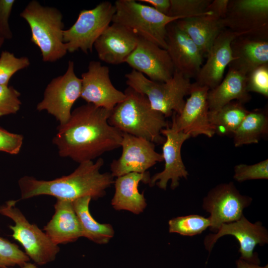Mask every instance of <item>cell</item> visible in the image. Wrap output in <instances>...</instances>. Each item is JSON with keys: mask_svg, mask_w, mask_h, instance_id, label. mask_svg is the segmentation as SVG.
Listing matches in <instances>:
<instances>
[{"mask_svg": "<svg viewBox=\"0 0 268 268\" xmlns=\"http://www.w3.org/2000/svg\"><path fill=\"white\" fill-rule=\"evenodd\" d=\"M168 224L170 233L192 236L200 234L209 227L210 222L209 218L191 214L173 218L169 221Z\"/></svg>", "mask_w": 268, "mask_h": 268, "instance_id": "29", "label": "cell"}, {"mask_svg": "<svg viewBox=\"0 0 268 268\" xmlns=\"http://www.w3.org/2000/svg\"><path fill=\"white\" fill-rule=\"evenodd\" d=\"M252 201L251 198L241 195L233 182L212 189L202 202V208L210 214V230L216 233L222 224L239 219Z\"/></svg>", "mask_w": 268, "mask_h": 268, "instance_id": "11", "label": "cell"}, {"mask_svg": "<svg viewBox=\"0 0 268 268\" xmlns=\"http://www.w3.org/2000/svg\"><path fill=\"white\" fill-rule=\"evenodd\" d=\"M230 0H213L206 8V12L210 11L214 17L221 19L225 14Z\"/></svg>", "mask_w": 268, "mask_h": 268, "instance_id": "38", "label": "cell"}, {"mask_svg": "<svg viewBox=\"0 0 268 268\" xmlns=\"http://www.w3.org/2000/svg\"><path fill=\"white\" fill-rule=\"evenodd\" d=\"M55 213L44 231L56 245L73 242L82 237L81 228L72 201L57 199Z\"/></svg>", "mask_w": 268, "mask_h": 268, "instance_id": "22", "label": "cell"}, {"mask_svg": "<svg viewBox=\"0 0 268 268\" xmlns=\"http://www.w3.org/2000/svg\"><path fill=\"white\" fill-rule=\"evenodd\" d=\"M15 2L14 0H0V37L4 40L12 37L9 18Z\"/></svg>", "mask_w": 268, "mask_h": 268, "instance_id": "37", "label": "cell"}, {"mask_svg": "<svg viewBox=\"0 0 268 268\" xmlns=\"http://www.w3.org/2000/svg\"><path fill=\"white\" fill-rule=\"evenodd\" d=\"M125 63L149 79L159 82L169 80L175 71L166 50L139 37L135 48Z\"/></svg>", "mask_w": 268, "mask_h": 268, "instance_id": "17", "label": "cell"}, {"mask_svg": "<svg viewBox=\"0 0 268 268\" xmlns=\"http://www.w3.org/2000/svg\"><path fill=\"white\" fill-rule=\"evenodd\" d=\"M126 98L111 111L109 124L123 133L163 143L161 131L168 124L166 117L153 109L147 98L131 87L125 90Z\"/></svg>", "mask_w": 268, "mask_h": 268, "instance_id": "3", "label": "cell"}, {"mask_svg": "<svg viewBox=\"0 0 268 268\" xmlns=\"http://www.w3.org/2000/svg\"><path fill=\"white\" fill-rule=\"evenodd\" d=\"M138 1L149 4L151 7L165 15H168L170 7V0H139Z\"/></svg>", "mask_w": 268, "mask_h": 268, "instance_id": "39", "label": "cell"}, {"mask_svg": "<svg viewBox=\"0 0 268 268\" xmlns=\"http://www.w3.org/2000/svg\"><path fill=\"white\" fill-rule=\"evenodd\" d=\"M138 37L124 26L110 25L94 44L99 59L107 64L119 65L126 60L135 48Z\"/></svg>", "mask_w": 268, "mask_h": 268, "instance_id": "20", "label": "cell"}, {"mask_svg": "<svg viewBox=\"0 0 268 268\" xmlns=\"http://www.w3.org/2000/svg\"><path fill=\"white\" fill-rule=\"evenodd\" d=\"M126 83L148 100L152 108L166 118L174 112L179 114L184 106V98L189 95L190 78L175 70L172 77L164 82L152 81L143 74L133 69L126 74Z\"/></svg>", "mask_w": 268, "mask_h": 268, "instance_id": "5", "label": "cell"}, {"mask_svg": "<svg viewBox=\"0 0 268 268\" xmlns=\"http://www.w3.org/2000/svg\"><path fill=\"white\" fill-rule=\"evenodd\" d=\"M122 136L121 155L110 165L114 177L130 173H143L163 161L162 154L155 151L154 143L127 133H122Z\"/></svg>", "mask_w": 268, "mask_h": 268, "instance_id": "12", "label": "cell"}, {"mask_svg": "<svg viewBox=\"0 0 268 268\" xmlns=\"http://www.w3.org/2000/svg\"><path fill=\"white\" fill-rule=\"evenodd\" d=\"M234 179L237 182L268 179V160L252 165L240 164L234 167Z\"/></svg>", "mask_w": 268, "mask_h": 268, "instance_id": "33", "label": "cell"}, {"mask_svg": "<svg viewBox=\"0 0 268 268\" xmlns=\"http://www.w3.org/2000/svg\"><path fill=\"white\" fill-rule=\"evenodd\" d=\"M91 198L88 196L72 201L74 210L79 220L82 237L99 244L108 243L114 235L112 226L108 223H100L92 217L89 205Z\"/></svg>", "mask_w": 268, "mask_h": 268, "instance_id": "26", "label": "cell"}, {"mask_svg": "<svg viewBox=\"0 0 268 268\" xmlns=\"http://www.w3.org/2000/svg\"><path fill=\"white\" fill-rule=\"evenodd\" d=\"M4 40L0 37V48L2 46Z\"/></svg>", "mask_w": 268, "mask_h": 268, "instance_id": "42", "label": "cell"}, {"mask_svg": "<svg viewBox=\"0 0 268 268\" xmlns=\"http://www.w3.org/2000/svg\"><path fill=\"white\" fill-rule=\"evenodd\" d=\"M247 76L229 68L220 83L207 93L209 111H214L227 103L237 101L242 103L250 101L251 95L247 88Z\"/></svg>", "mask_w": 268, "mask_h": 268, "instance_id": "25", "label": "cell"}, {"mask_svg": "<svg viewBox=\"0 0 268 268\" xmlns=\"http://www.w3.org/2000/svg\"><path fill=\"white\" fill-rule=\"evenodd\" d=\"M247 88L249 92H256L268 98V64L257 67L248 75Z\"/></svg>", "mask_w": 268, "mask_h": 268, "instance_id": "35", "label": "cell"}, {"mask_svg": "<svg viewBox=\"0 0 268 268\" xmlns=\"http://www.w3.org/2000/svg\"><path fill=\"white\" fill-rule=\"evenodd\" d=\"M243 103L231 101L214 111H209L208 119L215 134L220 135L233 134L248 113Z\"/></svg>", "mask_w": 268, "mask_h": 268, "instance_id": "28", "label": "cell"}, {"mask_svg": "<svg viewBox=\"0 0 268 268\" xmlns=\"http://www.w3.org/2000/svg\"><path fill=\"white\" fill-rule=\"evenodd\" d=\"M20 268H37V267L35 264H33L29 262H27L22 267H20Z\"/></svg>", "mask_w": 268, "mask_h": 268, "instance_id": "41", "label": "cell"}, {"mask_svg": "<svg viewBox=\"0 0 268 268\" xmlns=\"http://www.w3.org/2000/svg\"><path fill=\"white\" fill-rule=\"evenodd\" d=\"M166 50L175 70L191 78L197 76L203 62L200 50L175 21L167 26Z\"/></svg>", "mask_w": 268, "mask_h": 268, "instance_id": "18", "label": "cell"}, {"mask_svg": "<svg viewBox=\"0 0 268 268\" xmlns=\"http://www.w3.org/2000/svg\"><path fill=\"white\" fill-rule=\"evenodd\" d=\"M110 113L88 103L76 108L53 138L59 155L80 163L121 147L122 133L109 124Z\"/></svg>", "mask_w": 268, "mask_h": 268, "instance_id": "1", "label": "cell"}, {"mask_svg": "<svg viewBox=\"0 0 268 268\" xmlns=\"http://www.w3.org/2000/svg\"><path fill=\"white\" fill-rule=\"evenodd\" d=\"M211 0H170L171 7L168 16L180 17L182 19L212 15L206 8Z\"/></svg>", "mask_w": 268, "mask_h": 268, "instance_id": "30", "label": "cell"}, {"mask_svg": "<svg viewBox=\"0 0 268 268\" xmlns=\"http://www.w3.org/2000/svg\"><path fill=\"white\" fill-rule=\"evenodd\" d=\"M20 95L13 86L0 85V117L17 113L22 104Z\"/></svg>", "mask_w": 268, "mask_h": 268, "instance_id": "34", "label": "cell"}, {"mask_svg": "<svg viewBox=\"0 0 268 268\" xmlns=\"http://www.w3.org/2000/svg\"><path fill=\"white\" fill-rule=\"evenodd\" d=\"M22 134L12 133L0 127V151L18 154L23 142Z\"/></svg>", "mask_w": 268, "mask_h": 268, "instance_id": "36", "label": "cell"}, {"mask_svg": "<svg viewBox=\"0 0 268 268\" xmlns=\"http://www.w3.org/2000/svg\"><path fill=\"white\" fill-rule=\"evenodd\" d=\"M16 202L9 200L0 205V214L14 223L9 226L12 231L11 236L22 246L27 256L37 265L43 266L53 262L60 251L59 246L54 244L36 225L28 221L15 206Z\"/></svg>", "mask_w": 268, "mask_h": 268, "instance_id": "7", "label": "cell"}, {"mask_svg": "<svg viewBox=\"0 0 268 268\" xmlns=\"http://www.w3.org/2000/svg\"><path fill=\"white\" fill-rule=\"evenodd\" d=\"M29 260L16 244L0 236V268L21 267Z\"/></svg>", "mask_w": 268, "mask_h": 268, "instance_id": "32", "label": "cell"}, {"mask_svg": "<svg viewBox=\"0 0 268 268\" xmlns=\"http://www.w3.org/2000/svg\"><path fill=\"white\" fill-rule=\"evenodd\" d=\"M220 21L224 29L241 36L268 37V0H230Z\"/></svg>", "mask_w": 268, "mask_h": 268, "instance_id": "10", "label": "cell"}, {"mask_svg": "<svg viewBox=\"0 0 268 268\" xmlns=\"http://www.w3.org/2000/svg\"><path fill=\"white\" fill-rule=\"evenodd\" d=\"M161 134L165 138L162 146V157L165 162L163 171L154 175L150 178L149 185L155 184L160 189L165 190L169 180L171 181V188L175 189L179 185L180 180L187 179L188 171L183 163L181 156V147L183 143L190 136L178 131L172 123L163 129Z\"/></svg>", "mask_w": 268, "mask_h": 268, "instance_id": "16", "label": "cell"}, {"mask_svg": "<svg viewBox=\"0 0 268 268\" xmlns=\"http://www.w3.org/2000/svg\"><path fill=\"white\" fill-rule=\"evenodd\" d=\"M209 89L196 82L192 83L189 98L179 114L173 113L172 123L176 129L190 137L203 134L211 137L215 134L209 119L207 100Z\"/></svg>", "mask_w": 268, "mask_h": 268, "instance_id": "14", "label": "cell"}, {"mask_svg": "<svg viewBox=\"0 0 268 268\" xmlns=\"http://www.w3.org/2000/svg\"><path fill=\"white\" fill-rule=\"evenodd\" d=\"M240 36L241 35L226 29L220 33L206 55L207 60L202 65L195 82L209 89L220 83L226 67L234 60L231 43Z\"/></svg>", "mask_w": 268, "mask_h": 268, "instance_id": "19", "label": "cell"}, {"mask_svg": "<svg viewBox=\"0 0 268 268\" xmlns=\"http://www.w3.org/2000/svg\"><path fill=\"white\" fill-rule=\"evenodd\" d=\"M236 267L237 268H268V265L262 267L258 264L247 262L240 258L236 261Z\"/></svg>", "mask_w": 268, "mask_h": 268, "instance_id": "40", "label": "cell"}, {"mask_svg": "<svg viewBox=\"0 0 268 268\" xmlns=\"http://www.w3.org/2000/svg\"><path fill=\"white\" fill-rule=\"evenodd\" d=\"M116 12L114 4L105 1L94 8L80 11L74 23L63 32V40L67 52L81 50L92 52L94 44L110 25Z\"/></svg>", "mask_w": 268, "mask_h": 268, "instance_id": "8", "label": "cell"}, {"mask_svg": "<svg viewBox=\"0 0 268 268\" xmlns=\"http://www.w3.org/2000/svg\"><path fill=\"white\" fill-rule=\"evenodd\" d=\"M80 97L87 103L111 111L126 98V95L115 87L109 76V68L98 61L89 63L88 70L81 75Z\"/></svg>", "mask_w": 268, "mask_h": 268, "instance_id": "15", "label": "cell"}, {"mask_svg": "<svg viewBox=\"0 0 268 268\" xmlns=\"http://www.w3.org/2000/svg\"><path fill=\"white\" fill-rule=\"evenodd\" d=\"M149 173H130L117 177L114 181L115 193L111 205L117 210H127L135 214L142 213L147 206L143 193H140L138 187L140 182L148 184Z\"/></svg>", "mask_w": 268, "mask_h": 268, "instance_id": "23", "label": "cell"}, {"mask_svg": "<svg viewBox=\"0 0 268 268\" xmlns=\"http://www.w3.org/2000/svg\"><path fill=\"white\" fill-rule=\"evenodd\" d=\"M228 235L234 236L238 241L240 259L259 265L257 254L254 250L257 245L262 246L268 242V231L261 222L251 223L243 215L237 221L223 224L217 232L206 236L204 240L206 249L210 252L218 239Z\"/></svg>", "mask_w": 268, "mask_h": 268, "instance_id": "13", "label": "cell"}, {"mask_svg": "<svg viewBox=\"0 0 268 268\" xmlns=\"http://www.w3.org/2000/svg\"><path fill=\"white\" fill-rule=\"evenodd\" d=\"M268 117L266 110L254 109L249 111L233 133L235 146L258 143L268 134Z\"/></svg>", "mask_w": 268, "mask_h": 268, "instance_id": "27", "label": "cell"}, {"mask_svg": "<svg viewBox=\"0 0 268 268\" xmlns=\"http://www.w3.org/2000/svg\"><path fill=\"white\" fill-rule=\"evenodd\" d=\"M175 23L197 45L203 57L224 29L220 19L208 14L179 19Z\"/></svg>", "mask_w": 268, "mask_h": 268, "instance_id": "24", "label": "cell"}, {"mask_svg": "<svg viewBox=\"0 0 268 268\" xmlns=\"http://www.w3.org/2000/svg\"><path fill=\"white\" fill-rule=\"evenodd\" d=\"M81 79L74 71V64L69 61L66 72L52 79L47 85L43 99L38 103V111H46L63 125L69 120L72 107L80 97Z\"/></svg>", "mask_w": 268, "mask_h": 268, "instance_id": "9", "label": "cell"}, {"mask_svg": "<svg viewBox=\"0 0 268 268\" xmlns=\"http://www.w3.org/2000/svg\"><path fill=\"white\" fill-rule=\"evenodd\" d=\"M268 37L242 35L231 43L234 60L228 68L248 75L254 69L268 64Z\"/></svg>", "mask_w": 268, "mask_h": 268, "instance_id": "21", "label": "cell"}, {"mask_svg": "<svg viewBox=\"0 0 268 268\" xmlns=\"http://www.w3.org/2000/svg\"><path fill=\"white\" fill-rule=\"evenodd\" d=\"M30 64L27 57H17L10 52L2 51L0 55V85H8L12 75L27 67Z\"/></svg>", "mask_w": 268, "mask_h": 268, "instance_id": "31", "label": "cell"}, {"mask_svg": "<svg viewBox=\"0 0 268 268\" xmlns=\"http://www.w3.org/2000/svg\"><path fill=\"white\" fill-rule=\"evenodd\" d=\"M104 160L88 161L79 163L70 174L54 180H40L25 176L18 181L21 199L25 200L40 195L53 196L57 199L71 201L84 197L97 199L103 197L106 190L114 183L111 173H101Z\"/></svg>", "mask_w": 268, "mask_h": 268, "instance_id": "2", "label": "cell"}, {"mask_svg": "<svg viewBox=\"0 0 268 268\" xmlns=\"http://www.w3.org/2000/svg\"><path fill=\"white\" fill-rule=\"evenodd\" d=\"M114 5L116 12L113 23L124 26L138 37L165 50L167 25L182 19L165 15L134 0H118Z\"/></svg>", "mask_w": 268, "mask_h": 268, "instance_id": "6", "label": "cell"}, {"mask_svg": "<svg viewBox=\"0 0 268 268\" xmlns=\"http://www.w3.org/2000/svg\"><path fill=\"white\" fill-rule=\"evenodd\" d=\"M30 29L31 41L37 46L44 62L54 63L67 53L63 40L64 23L62 12L53 6L30 1L20 13Z\"/></svg>", "mask_w": 268, "mask_h": 268, "instance_id": "4", "label": "cell"}]
</instances>
